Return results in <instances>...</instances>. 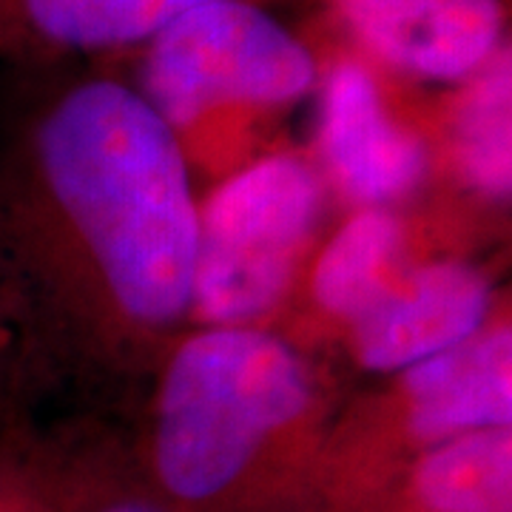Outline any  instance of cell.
I'll list each match as a JSON object with an SVG mask.
<instances>
[{
    "label": "cell",
    "mask_w": 512,
    "mask_h": 512,
    "mask_svg": "<svg viewBox=\"0 0 512 512\" xmlns=\"http://www.w3.org/2000/svg\"><path fill=\"white\" fill-rule=\"evenodd\" d=\"M319 148L333 180L359 202H387L424 180L430 151L384 100L362 60H339L322 83Z\"/></svg>",
    "instance_id": "obj_6"
},
{
    "label": "cell",
    "mask_w": 512,
    "mask_h": 512,
    "mask_svg": "<svg viewBox=\"0 0 512 512\" xmlns=\"http://www.w3.org/2000/svg\"><path fill=\"white\" fill-rule=\"evenodd\" d=\"M202 3L214 0H0V49L97 52L137 46Z\"/></svg>",
    "instance_id": "obj_9"
},
{
    "label": "cell",
    "mask_w": 512,
    "mask_h": 512,
    "mask_svg": "<svg viewBox=\"0 0 512 512\" xmlns=\"http://www.w3.org/2000/svg\"><path fill=\"white\" fill-rule=\"evenodd\" d=\"M89 512H174L168 504H160L146 495H120V498H106Z\"/></svg>",
    "instance_id": "obj_13"
},
{
    "label": "cell",
    "mask_w": 512,
    "mask_h": 512,
    "mask_svg": "<svg viewBox=\"0 0 512 512\" xmlns=\"http://www.w3.org/2000/svg\"><path fill=\"white\" fill-rule=\"evenodd\" d=\"M487 308L490 291L478 271L427 265L353 322L359 359L370 370H410L478 336Z\"/></svg>",
    "instance_id": "obj_7"
},
{
    "label": "cell",
    "mask_w": 512,
    "mask_h": 512,
    "mask_svg": "<svg viewBox=\"0 0 512 512\" xmlns=\"http://www.w3.org/2000/svg\"><path fill=\"white\" fill-rule=\"evenodd\" d=\"M319 80L313 52L254 0H214L148 40L143 97L177 134L228 106L279 109Z\"/></svg>",
    "instance_id": "obj_3"
},
{
    "label": "cell",
    "mask_w": 512,
    "mask_h": 512,
    "mask_svg": "<svg viewBox=\"0 0 512 512\" xmlns=\"http://www.w3.org/2000/svg\"><path fill=\"white\" fill-rule=\"evenodd\" d=\"M390 512H512L510 427L476 430L424 447ZM382 510V512H387Z\"/></svg>",
    "instance_id": "obj_10"
},
{
    "label": "cell",
    "mask_w": 512,
    "mask_h": 512,
    "mask_svg": "<svg viewBox=\"0 0 512 512\" xmlns=\"http://www.w3.org/2000/svg\"><path fill=\"white\" fill-rule=\"evenodd\" d=\"M407 427L424 447L512 424V336L498 328L404 370Z\"/></svg>",
    "instance_id": "obj_8"
},
{
    "label": "cell",
    "mask_w": 512,
    "mask_h": 512,
    "mask_svg": "<svg viewBox=\"0 0 512 512\" xmlns=\"http://www.w3.org/2000/svg\"><path fill=\"white\" fill-rule=\"evenodd\" d=\"M328 3L379 63L421 80H467L507 49V0Z\"/></svg>",
    "instance_id": "obj_5"
},
{
    "label": "cell",
    "mask_w": 512,
    "mask_h": 512,
    "mask_svg": "<svg viewBox=\"0 0 512 512\" xmlns=\"http://www.w3.org/2000/svg\"><path fill=\"white\" fill-rule=\"evenodd\" d=\"M512 69L510 49L467 77L453 109V143L467 183L493 200H507L512 188Z\"/></svg>",
    "instance_id": "obj_12"
},
{
    "label": "cell",
    "mask_w": 512,
    "mask_h": 512,
    "mask_svg": "<svg viewBox=\"0 0 512 512\" xmlns=\"http://www.w3.org/2000/svg\"><path fill=\"white\" fill-rule=\"evenodd\" d=\"M319 205V180L296 157H268L231 177L200 214L191 305L220 328L268 311L291 282Z\"/></svg>",
    "instance_id": "obj_4"
},
{
    "label": "cell",
    "mask_w": 512,
    "mask_h": 512,
    "mask_svg": "<svg viewBox=\"0 0 512 512\" xmlns=\"http://www.w3.org/2000/svg\"><path fill=\"white\" fill-rule=\"evenodd\" d=\"M308 396L299 359L268 333L234 325L188 339L165 373L154 430L151 467L165 501L183 512L234 510Z\"/></svg>",
    "instance_id": "obj_2"
},
{
    "label": "cell",
    "mask_w": 512,
    "mask_h": 512,
    "mask_svg": "<svg viewBox=\"0 0 512 512\" xmlns=\"http://www.w3.org/2000/svg\"><path fill=\"white\" fill-rule=\"evenodd\" d=\"M0 512H37V501L12 478L0 476Z\"/></svg>",
    "instance_id": "obj_14"
},
{
    "label": "cell",
    "mask_w": 512,
    "mask_h": 512,
    "mask_svg": "<svg viewBox=\"0 0 512 512\" xmlns=\"http://www.w3.org/2000/svg\"><path fill=\"white\" fill-rule=\"evenodd\" d=\"M35 163L131 319L188 311L200 211L180 134L143 92L109 77L66 89L37 123Z\"/></svg>",
    "instance_id": "obj_1"
},
{
    "label": "cell",
    "mask_w": 512,
    "mask_h": 512,
    "mask_svg": "<svg viewBox=\"0 0 512 512\" xmlns=\"http://www.w3.org/2000/svg\"><path fill=\"white\" fill-rule=\"evenodd\" d=\"M402 225L382 208H370L330 239L313 274V293L333 316L359 322L399 282Z\"/></svg>",
    "instance_id": "obj_11"
}]
</instances>
